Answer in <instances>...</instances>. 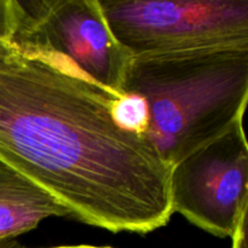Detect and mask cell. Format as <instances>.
Here are the masks:
<instances>
[{"label": "cell", "mask_w": 248, "mask_h": 248, "mask_svg": "<svg viewBox=\"0 0 248 248\" xmlns=\"http://www.w3.org/2000/svg\"><path fill=\"white\" fill-rule=\"evenodd\" d=\"M120 97L63 64L0 60V160L55 199L68 217L148 234L171 219V166L114 115Z\"/></svg>", "instance_id": "1"}, {"label": "cell", "mask_w": 248, "mask_h": 248, "mask_svg": "<svg viewBox=\"0 0 248 248\" xmlns=\"http://www.w3.org/2000/svg\"><path fill=\"white\" fill-rule=\"evenodd\" d=\"M123 93L143 102L144 137L172 167L244 119L248 47L136 56L126 72Z\"/></svg>", "instance_id": "2"}, {"label": "cell", "mask_w": 248, "mask_h": 248, "mask_svg": "<svg viewBox=\"0 0 248 248\" xmlns=\"http://www.w3.org/2000/svg\"><path fill=\"white\" fill-rule=\"evenodd\" d=\"M14 53L69 67L114 96L132 56L115 40L99 0H11Z\"/></svg>", "instance_id": "3"}, {"label": "cell", "mask_w": 248, "mask_h": 248, "mask_svg": "<svg viewBox=\"0 0 248 248\" xmlns=\"http://www.w3.org/2000/svg\"><path fill=\"white\" fill-rule=\"evenodd\" d=\"M108 28L132 57L248 47V0H99Z\"/></svg>", "instance_id": "4"}, {"label": "cell", "mask_w": 248, "mask_h": 248, "mask_svg": "<svg viewBox=\"0 0 248 248\" xmlns=\"http://www.w3.org/2000/svg\"><path fill=\"white\" fill-rule=\"evenodd\" d=\"M172 212L218 237H232L248 211L244 119L171 167Z\"/></svg>", "instance_id": "5"}, {"label": "cell", "mask_w": 248, "mask_h": 248, "mask_svg": "<svg viewBox=\"0 0 248 248\" xmlns=\"http://www.w3.org/2000/svg\"><path fill=\"white\" fill-rule=\"evenodd\" d=\"M55 199L0 160V240L17 239L50 217H67Z\"/></svg>", "instance_id": "6"}, {"label": "cell", "mask_w": 248, "mask_h": 248, "mask_svg": "<svg viewBox=\"0 0 248 248\" xmlns=\"http://www.w3.org/2000/svg\"><path fill=\"white\" fill-rule=\"evenodd\" d=\"M11 34V0H0V60L14 55L10 45Z\"/></svg>", "instance_id": "7"}, {"label": "cell", "mask_w": 248, "mask_h": 248, "mask_svg": "<svg viewBox=\"0 0 248 248\" xmlns=\"http://www.w3.org/2000/svg\"><path fill=\"white\" fill-rule=\"evenodd\" d=\"M232 239V248H247V212H245L240 218Z\"/></svg>", "instance_id": "8"}, {"label": "cell", "mask_w": 248, "mask_h": 248, "mask_svg": "<svg viewBox=\"0 0 248 248\" xmlns=\"http://www.w3.org/2000/svg\"><path fill=\"white\" fill-rule=\"evenodd\" d=\"M0 248H23L17 239H4L0 240Z\"/></svg>", "instance_id": "9"}, {"label": "cell", "mask_w": 248, "mask_h": 248, "mask_svg": "<svg viewBox=\"0 0 248 248\" xmlns=\"http://www.w3.org/2000/svg\"><path fill=\"white\" fill-rule=\"evenodd\" d=\"M50 248H94V246H87V245H78V246H60V247H50Z\"/></svg>", "instance_id": "10"}, {"label": "cell", "mask_w": 248, "mask_h": 248, "mask_svg": "<svg viewBox=\"0 0 248 248\" xmlns=\"http://www.w3.org/2000/svg\"><path fill=\"white\" fill-rule=\"evenodd\" d=\"M94 248H113V247H94Z\"/></svg>", "instance_id": "11"}]
</instances>
